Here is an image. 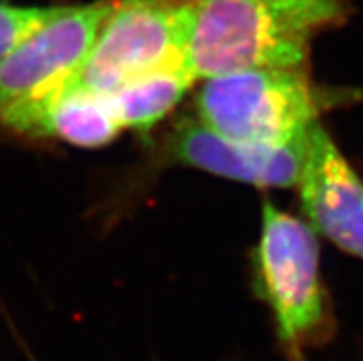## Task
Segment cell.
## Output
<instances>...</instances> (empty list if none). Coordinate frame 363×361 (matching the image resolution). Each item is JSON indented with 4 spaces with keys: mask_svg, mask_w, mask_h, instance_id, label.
I'll return each instance as SVG.
<instances>
[{
    "mask_svg": "<svg viewBox=\"0 0 363 361\" xmlns=\"http://www.w3.org/2000/svg\"><path fill=\"white\" fill-rule=\"evenodd\" d=\"M190 0H113L87 57L72 79L111 92L144 74L183 65Z\"/></svg>",
    "mask_w": 363,
    "mask_h": 361,
    "instance_id": "4",
    "label": "cell"
},
{
    "mask_svg": "<svg viewBox=\"0 0 363 361\" xmlns=\"http://www.w3.org/2000/svg\"><path fill=\"white\" fill-rule=\"evenodd\" d=\"M0 129L17 137L54 138L89 150L107 146L124 131L109 94L83 87L72 76L4 111Z\"/></svg>",
    "mask_w": 363,
    "mask_h": 361,
    "instance_id": "8",
    "label": "cell"
},
{
    "mask_svg": "<svg viewBox=\"0 0 363 361\" xmlns=\"http://www.w3.org/2000/svg\"><path fill=\"white\" fill-rule=\"evenodd\" d=\"M308 69H253L205 79L198 120L230 140L286 146L306 137L328 107Z\"/></svg>",
    "mask_w": 363,
    "mask_h": 361,
    "instance_id": "3",
    "label": "cell"
},
{
    "mask_svg": "<svg viewBox=\"0 0 363 361\" xmlns=\"http://www.w3.org/2000/svg\"><path fill=\"white\" fill-rule=\"evenodd\" d=\"M295 188L306 223L315 234L363 260V179L321 120L306 133Z\"/></svg>",
    "mask_w": 363,
    "mask_h": 361,
    "instance_id": "6",
    "label": "cell"
},
{
    "mask_svg": "<svg viewBox=\"0 0 363 361\" xmlns=\"http://www.w3.org/2000/svg\"><path fill=\"white\" fill-rule=\"evenodd\" d=\"M60 6H15L0 2V60L13 50L37 28L54 17Z\"/></svg>",
    "mask_w": 363,
    "mask_h": 361,
    "instance_id": "10",
    "label": "cell"
},
{
    "mask_svg": "<svg viewBox=\"0 0 363 361\" xmlns=\"http://www.w3.org/2000/svg\"><path fill=\"white\" fill-rule=\"evenodd\" d=\"M111 8L113 0L60 6L54 17L6 54L0 60V115L72 76Z\"/></svg>",
    "mask_w": 363,
    "mask_h": 361,
    "instance_id": "5",
    "label": "cell"
},
{
    "mask_svg": "<svg viewBox=\"0 0 363 361\" xmlns=\"http://www.w3.org/2000/svg\"><path fill=\"white\" fill-rule=\"evenodd\" d=\"M255 288L275 319L282 343L297 352L334 332L315 231L269 199L253 252Z\"/></svg>",
    "mask_w": 363,
    "mask_h": 361,
    "instance_id": "2",
    "label": "cell"
},
{
    "mask_svg": "<svg viewBox=\"0 0 363 361\" xmlns=\"http://www.w3.org/2000/svg\"><path fill=\"white\" fill-rule=\"evenodd\" d=\"M291 357H294V361H303V356H301V350H297V352H290Z\"/></svg>",
    "mask_w": 363,
    "mask_h": 361,
    "instance_id": "11",
    "label": "cell"
},
{
    "mask_svg": "<svg viewBox=\"0 0 363 361\" xmlns=\"http://www.w3.org/2000/svg\"><path fill=\"white\" fill-rule=\"evenodd\" d=\"M304 140L306 137L286 146L247 144L212 131L198 118H189L175 126L166 151L175 162L216 177L258 188H295Z\"/></svg>",
    "mask_w": 363,
    "mask_h": 361,
    "instance_id": "7",
    "label": "cell"
},
{
    "mask_svg": "<svg viewBox=\"0 0 363 361\" xmlns=\"http://www.w3.org/2000/svg\"><path fill=\"white\" fill-rule=\"evenodd\" d=\"M194 82L184 65H175L144 74L107 94L122 129L146 133L170 115Z\"/></svg>",
    "mask_w": 363,
    "mask_h": 361,
    "instance_id": "9",
    "label": "cell"
},
{
    "mask_svg": "<svg viewBox=\"0 0 363 361\" xmlns=\"http://www.w3.org/2000/svg\"><path fill=\"white\" fill-rule=\"evenodd\" d=\"M350 11V0H190L183 65L196 79L306 69L313 41Z\"/></svg>",
    "mask_w": 363,
    "mask_h": 361,
    "instance_id": "1",
    "label": "cell"
}]
</instances>
